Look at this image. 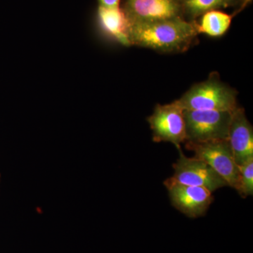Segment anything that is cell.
I'll list each match as a JSON object with an SVG mask.
<instances>
[{
  "instance_id": "6da1fadb",
  "label": "cell",
  "mask_w": 253,
  "mask_h": 253,
  "mask_svg": "<svg viewBox=\"0 0 253 253\" xmlns=\"http://www.w3.org/2000/svg\"><path fill=\"white\" fill-rule=\"evenodd\" d=\"M195 21L184 18L130 23L131 45L142 46L160 52H183L197 38Z\"/></svg>"
},
{
  "instance_id": "7a4b0ae2",
  "label": "cell",
  "mask_w": 253,
  "mask_h": 253,
  "mask_svg": "<svg viewBox=\"0 0 253 253\" xmlns=\"http://www.w3.org/2000/svg\"><path fill=\"white\" fill-rule=\"evenodd\" d=\"M236 96V91L223 83L217 73H214L207 81L190 88L176 101L184 110L233 112L239 107Z\"/></svg>"
},
{
  "instance_id": "3957f363",
  "label": "cell",
  "mask_w": 253,
  "mask_h": 253,
  "mask_svg": "<svg viewBox=\"0 0 253 253\" xmlns=\"http://www.w3.org/2000/svg\"><path fill=\"white\" fill-rule=\"evenodd\" d=\"M232 113L230 111L184 110L186 141L204 143L228 140Z\"/></svg>"
},
{
  "instance_id": "277c9868",
  "label": "cell",
  "mask_w": 253,
  "mask_h": 253,
  "mask_svg": "<svg viewBox=\"0 0 253 253\" xmlns=\"http://www.w3.org/2000/svg\"><path fill=\"white\" fill-rule=\"evenodd\" d=\"M185 147L194 151L195 158L209 165L225 180L228 186L237 189L240 172L228 140L192 143L185 141Z\"/></svg>"
},
{
  "instance_id": "5b68a950",
  "label": "cell",
  "mask_w": 253,
  "mask_h": 253,
  "mask_svg": "<svg viewBox=\"0 0 253 253\" xmlns=\"http://www.w3.org/2000/svg\"><path fill=\"white\" fill-rule=\"evenodd\" d=\"M148 121L153 131L155 142H170L180 148L186 141V124L184 109L176 101L171 104L157 105Z\"/></svg>"
},
{
  "instance_id": "8992f818",
  "label": "cell",
  "mask_w": 253,
  "mask_h": 253,
  "mask_svg": "<svg viewBox=\"0 0 253 253\" xmlns=\"http://www.w3.org/2000/svg\"><path fill=\"white\" fill-rule=\"evenodd\" d=\"M179 157L173 165L174 174L171 180L184 185L200 186L212 193L228 186L225 180L209 165L196 158H188L178 149Z\"/></svg>"
},
{
  "instance_id": "52a82bcc",
  "label": "cell",
  "mask_w": 253,
  "mask_h": 253,
  "mask_svg": "<svg viewBox=\"0 0 253 253\" xmlns=\"http://www.w3.org/2000/svg\"><path fill=\"white\" fill-rule=\"evenodd\" d=\"M164 184L169 191L172 206L187 217L204 215L212 203V193L205 188L178 184L169 178Z\"/></svg>"
},
{
  "instance_id": "ba28073f",
  "label": "cell",
  "mask_w": 253,
  "mask_h": 253,
  "mask_svg": "<svg viewBox=\"0 0 253 253\" xmlns=\"http://www.w3.org/2000/svg\"><path fill=\"white\" fill-rule=\"evenodd\" d=\"M122 9L130 23L184 18L179 0H125Z\"/></svg>"
},
{
  "instance_id": "9c48e42d",
  "label": "cell",
  "mask_w": 253,
  "mask_h": 253,
  "mask_svg": "<svg viewBox=\"0 0 253 253\" xmlns=\"http://www.w3.org/2000/svg\"><path fill=\"white\" fill-rule=\"evenodd\" d=\"M228 141L238 166L253 159V126L242 108L233 111Z\"/></svg>"
},
{
  "instance_id": "30bf717a",
  "label": "cell",
  "mask_w": 253,
  "mask_h": 253,
  "mask_svg": "<svg viewBox=\"0 0 253 253\" xmlns=\"http://www.w3.org/2000/svg\"><path fill=\"white\" fill-rule=\"evenodd\" d=\"M97 22L105 35L124 46H130L129 31L130 23L122 7L105 8L97 10Z\"/></svg>"
},
{
  "instance_id": "8fae6325",
  "label": "cell",
  "mask_w": 253,
  "mask_h": 253,
  "mask_svg": "<svg viewBox=\"0 0 253 253\" xmlns=\"http://www.w3.org/2000/svg\"><path fill=\"white\" fill-rule=\"evenodd\" d=\"M239 11L233 14H226L219 10H212L206 12L201 16L199 22L195 21V26L198 34L204 33L214 38L224 36L230 27L234 15Z\"/></svg>"
},
{
  "instance_id": "7c38bea8",
  "label": "cell",
  "mask_w": 253,
  "mask_h": 253,
  "mask_svg": "<svg viewBox=\"0 0 253 253\" xmlns=\"http://www.w3.org/2000/svg\"><path fill=\"white\" fill-rule=\"evenodd\" d=\"M247 1L251 0H179L183 16L189 21H196L208 11L225 9Z\"/></svg>"
},
{
  "instance_id": "4fadbf2b",
  "label": "cell",
  "mask_w": 253,
  "mask_h": 253,
  "mask_svg": "<svg viewBox=\"0 0 253 253\" xmlns=\"http://www.w3.org/2000/svg\"><path fill=\"white\" fill-rule=\"evenodd\" d=\"M240 176L237 191L243 198L253 194V159L238 166Z\"/></svg>"
},
{
  "instance_id": "5bb4252c",
  "label": "cell",
  "mask_w": 253,
  "mask_h": 253,
  "mask_svg": "<svg viewBox=\"0 0 253 253\" xmlns=\"http://www.w3.org/2000/svg\"><path fill=\"white\" fill-rule=\"evenodd\" d=\"M99 6L105 8L120 7L121 0H98Z\"/></svg>"
}]
</instances>
